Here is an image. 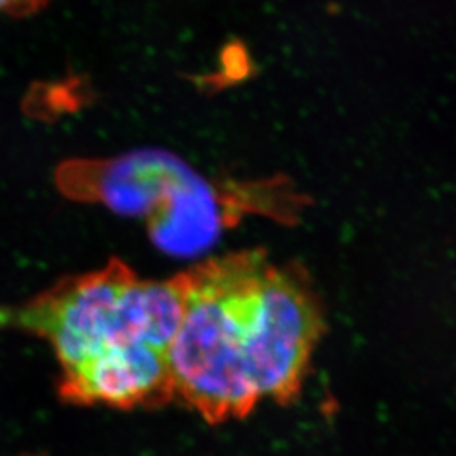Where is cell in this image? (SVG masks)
<instances>
[{
	"mask_svg": "<svg viewBox=\"0 0 456 456\" xmlns=\"http://www.w3.org/2000/svg\"><path fill=\"white\" fill-rule=\"evenodd\" d=\"M186 279L169 350L175 397L210 424L242 419L262 399L291 404L325 331L308 276L245 250L201 262Z\"/></svg>",
	"mask_w": 456,
	"mask_h": 456,
	"instance_id": "cell-1",
	"label": "cell"
},
{
	"mask_svg": "<svg viewBox=\"0 0 456 456\" xmlns=\"http://www.w3.org/2000/svg\"><path fill=\"white\" fill-rule=\"evenodd\" d=\"M186 296V273L141 279L114 259L92 273L63 277L24 301L0 305V331L48 343L60 367V399L97 406L151 352L169 354Z\"/></svg>",
	"mask_w": 456,
	"mask_h": 456,
	"instance_id": "cell-2",
	"label": "cell"
},
{
	"mask_svg": "<svg viewBox=\"0 0 456 456\" xmlns=\"http://www.w3.org/2000/svg\"><path fill=\"white\" fill-rule=\"evenodd\" d=\"M51 0H0V17H29L41 12Z\"/></svg>",
	"mask_w": 456,
	"mask_h": 456,
	"instance_id": "cell-3",
	"label": "cell"
}]
</instances>
